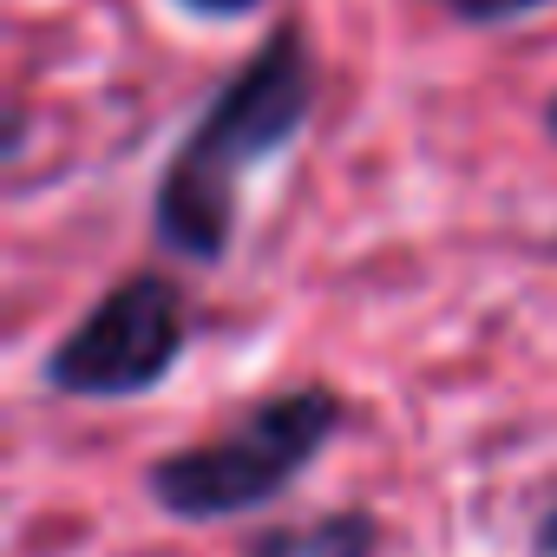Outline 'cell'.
<instances>
[{"mask_svg": "<svg viewBox=\"0 0 557 557\" xmlns=\"http://www.w3.org/2000/svg\"><path fill=\"white\" fill-rule=\"evenodd\" d=\"M537 557H557V511L537 524Z\"/></svg>", "mask_w": 557, "mask_h": 557, "instance_id": "7", "label": "cell"}, {"mask_svg": "<svg viewBox=\"0 0 557 557\" xmlns=\"http://www.w3.org/2000/svg\"><path fill=\"white\" fill-rule=\"evenodd\" d=\"M335 426H342V400L329 387H289V394L262 400L230 440L184 446L158 459L145 479L171 518H236V511L269 505L335 440Z\"/></svg>", "mask_w": 557, "mask_h": 557, "instance_id": "2", "label": "cell"}, {"mask_svg": "<svg viewBox=\"0 0 557 557\" xmlns=\"http://www.w3.org/2000/svg\"><path fill=\"white\" fill-rule=\"evenodd\" d=\"M184 8H190V14H249L256 0H184Z\"/></svg>", "mask_w": 557, "mask_h": 557, "instance_id": "6", "label": "cell"}, {"mask_svg": "<svg viewBox=\"0 0 557 557\" xmlns=\"http://www.w3.org/2000/svg\"><path fill=\"white\" fill-rule=\"evenodd\" d=\"M446 8L472 27H505V21H524V14L550 8V0H446Z\"/></svg>", "mask_w": 557, "mask_h": 557, "instance_id": "5", "label": "cell"}, {"mask_svg": "<svg viewBox=\"0 0 557 557\" xmlns=\"http://www.w3.org/2000/svg\"><path fill=\"white\" fill-rule=\"evenodd\" d=\"M544 125H550V138H557V99H550V106H544Z\"/></svg>", "mask_w": 557, "mask_h": 557, "instance_id": "8", "label": "cell"}, {"mask_svg": "<svg viewBox=\"0 0 557 557\" xmlns=\"http://www.w3.org/2000/svg\"><path fill=\"white\" fill-rule=\"evenodd\" d=\"M381 524L368 511H329L322 524L302 531V557H374Z\"/></svg>", "mask_w": 557, "mask_h": 557, "instance_id": "4", "label": "cell"}, {"mask_svg": "<svg viewBox=\"0 0 557 557\" xmlns=\"http://www.w3.org/2000/svg\"><path fill=\"white\" fill-rule=\"evenodd\" d=\"M190 315H184V289L171 275L145 269L132 283L106 289L73 335L47 355V387L79 394V400H125V394H151L177 355H184Z\"/></svg>", "mask_w": 557, "mask_h": 557, "instance_id": "3", "label": "cell"}, {"mask_svg": "<svg viewBox=\"0 0 557 557\" xmlns=\"http://www.w3.org/2000/svg\"><path fill=\"white\" fill-rule=\"evenodd\" d=\"M315 106V60L302 47V27H275L197 112L190 138L171 151L158 190H151V230L184 262H223L236 236V197L256 164H269Z\"/></svg>", "mask_w": 557, "mask_h": 557, "instance_id": "1", "label": "cell"}]
</instances>
